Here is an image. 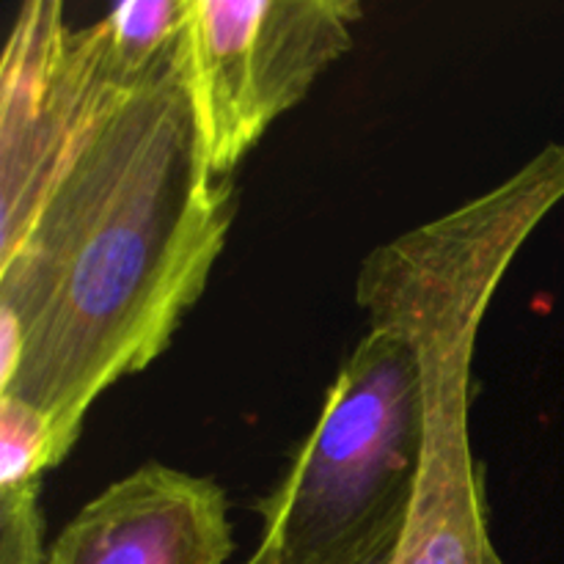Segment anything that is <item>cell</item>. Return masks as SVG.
<instances>
[{
	"label": "cell",
	"mask_w": 564,
	"mask_h": 564,
	"mask_svg": "<svg viewBox=\"0 0 564 564\" xmlns=\"http://www.w3.org/2000/svg\"><path fill=\"white\" fill-rule=\"evenodd\" d=\"M235 215V176L204 158L180 39L102 99L28 229L0 248V400L47 419L61 463L94 402L163 356Z\"/></svg>",
	"instance_id": "obj_1"
},
{
	"label": "cell",
	"mask_w": 564,
	"mask_h": 564,
	"mask_svg": "<svg viewBox=\"0 0 564 564\" xmlns=\"http://www.w3.org/2000/svg\"><path fill=\"white\" fill-rule=\"evenodd\" d=\"M562 202L564 143H545L499 185L361 262L358 308L405 341L422 394L419 471L389 564H507L471 444L474 352L501 281Z\"/></svg>",
	"instance_id": "obj_2"
},
{
	"label": "cell",
	"mask_w": 564,
	"mask_h": 564,
	"mask_svg": "<svg viewBox=\"0 0 564 564\" xmlns=\"http://www.w3.org/2000/svg\"><path fill=\"white\" fill-rule=\"evenodd\" d=\"M422 452L413 352L369 325L325 391L273 494L259 505V543L286 560H328L405 521Z\"/></svg>",
	"instance_id": "obj_3"
},
{
	"label": "cell",
	"mask_w": 564,
	"mask_h": 564,
	"mask_svg": "<svg viewBox=\"0 0 564 564\" xmlns=\"http://www.w3.org/2000/svg\"><path fill=\"white\" fill-rule=\"evenodd\" d=\"M356 0H187L182 53L209 171L220 180L350 53Z\"/></svg>",
	"instance_id": "obj_4"
},
{
	"label": "cell",
	"mask_w": 564,
	"mask_h": 564,
	"mask_svg": "<svg viewBox=\"0 0 564 564\" xmlns=\"http://www.w3.org/2000/svg\"><path fill=\"white\" fill-rule=\"evenodd\" d=\"M124 83L138 80L99 22L72 28L58 0L22 6L0 75V248L20 240L86 121Z\"/></svg>",
	"instance_id": "obj_5"
},
{
	"label": "cell",
	"mask_w": 564,
	"mask_h": 564,
	"mask_svg": "<svg viewBox=\"0 0 564 564\" xmlns=\"http://www.w3.org/2000/svg\"><path fill=\"white\" fill-rule=\"evenodd\" d=\"M229 499L215 479L147 463L80 507L44 564H226Z\"/></svg>",
	"instance_id": "obj_6"
},
{
	"label": "cell",
	"mask_w": 564,
	"mask_h": 564,
	"mask_svg": "<svg viewBox=\"0 0 564 564\" xmlns=\"http://www.w3.org/2000/svg\"><path fill=\"white\" fill-rule=\"evenodd\" d=\"M58 463L47 419L20 402L0 400V488L42 482Z\"/></svg>",
	"instance_id": "obj_7"
},
{
	"label": "cell",
	"mask_w": 564,
	"mask_h": 564,
	"mask_svg": "<svg viewBox=\"0 0 564 564\" xmlns=\"http://www.w3.org/2000/svg\"><path fill=\"white\" fill-rule=\"evenodd\" d=\"M42 482L0 488V564H44Z\"/></svg>",
	"instance_id": "obj_8"
},
{
	"label": "cell",
	"mask_w": 564,
	"mask_h": 564,
	"mask_svg": "<svg viewBox=\"0 0 564 564\" xmlns=\"http://www.w3.org/2000/svg\"><path fill=\"white\" fill-rule=\"evenodd\" d=\"M402 523H389V527L378 529L372 538H367L364 543L352 545V549L341 551V554L328 556V560H286L279 551L268 549V545L259 543L253 549V554L248 556L242 564H389L394 556L397 540H400Z\"/></svg>",
	"instance_id": "obj_9"
}]
</instances>
